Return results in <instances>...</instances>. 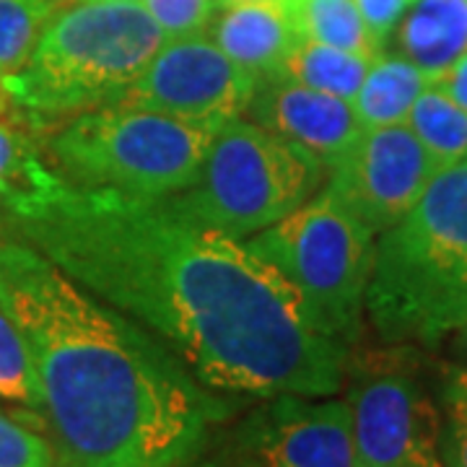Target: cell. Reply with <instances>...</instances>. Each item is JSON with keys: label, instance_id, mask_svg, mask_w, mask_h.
Wrapping results in <instances>:
<instances>
[{"label": "cell", "instance_id": "cell-11", "mask_svg": "<svg viewBox=\"0 0 467 467\" xmlns=\"http://www.w3.org/2000/svg\"><path fill=\"white\" fill-rule=\"evenodd\" d=\"M226 454L232 467H356L348 402L270 398L236 426Z\"/></svg>", "mask_w": 467, "mask_h": 467}, {"label": "cell", "instance_id": "cell-31", "mask_svg": "<svg viewBox=\"0 0 467 467\" xmlns=\"http://www.w3.org/2000/svg\"><path fill=\"white\" fill-rule=\"evenodd\" d=\"M11 99V94H8V91H5V86L0 84V107H3V104H5V101Z\"/></svg>", "mask_w": 467, "mask_h": 467}, {"label": "cell", "instance_id": "cell-4", "mask_svg": "<svg viewBox=\"0 0 467 467\" xmlns=\"http://www.w3.org/2000/svg\"><path fill=\"white\" fill-rule=\"evenodd\" d=\"M167 34L143 3L63 0L52 8L29 63L3 81L11 99L50 130L112 107L161 50Z\"/></svg>", "mask_w": 467, "mask_h": 467}, {"label": "cell", "instance_id": "cell-29", "mask_svg": "<svg viewBox=\"0 0 467 467\" xmlns=\"http://www.w3.org/2000/svg\"><path fill=\"white\" fill-rule=\"evenodd\" d=\"M451 335H454V350L460 356V367H467V322H462Z\"/></svg>", "mask_w": 467, "mask_h": 467}, {"label": "cell", "instance_id": "cell-23", "mask_svg": "<svg viewBox=\"0 0 467 467\" xmlns=\"http://www.w3.org/2000/svg\"><path fill=\"white\" fill-rule=\"evenodd\" d=\"M167 39L202 34L216 16L218 0H140Z\"/></svg>", "mask_w": 467, "mask_h": 467}, {"label": "cell", "instance_id": "cell-15", "mask_svg": "<svg viewBox=\"0 0 467 467\" xmlns=\"http://www.w3.org/2000/svg\"><path fill=\"white\" fill-rule=\"evenodd\" d=\"M434 84L420 67L398 52L382 50L368 66L364 84L350 99L361 128H389L405 125L416 99Z\"/></svg>", "mask_w": 467, "mask_h": 467}, {"label": "cell", "instance_id": "cell-16", "mask_svg": "<svg viewBox=\"0 0 467 467\" xmlns=\"http://www.w3.org/2000/svg\"><path fill=\"white\" fill-rule=\"evenodd\" d=\"M371 60L374 57L337 50L330 45H319L299 36L294 50L285 55V60L273 76L350 101L356 97L358 86L364 84Z\"/></svg>", "mask_w": 467, "mask_h": 467}, {"label": "cell", "instance_id": "cell-20", "mask_svg": "<svg viewBox=\"0 0 467 467\" xmlns=\"http://www.w3.org/2000/svg\"><path fill=\"white\" fill-rule=\"evenodd\" d=\"M42 138L45 130L16 101L8 99L0 107V201L42 153Z\"/></svg>", "mask_w": 467, "mask_h": 467}, {"label": "cell", "instance_id": "cell-19", "mask_svg": "<svg viewBox=\"0 0 467 467\" xmlns=\"http://www.w3.org/2000/svg\"><path fill=\"white\" fill-rule=\"evenodd\" d=\"M52 8V0H0V84L29 63Z\"/></svg>", "mask_w": 467, "mask_h": 467}, {"label": "cell", "instance_id": "cell-18", "mask_svg": "<svg viewBox=\"0 0 467 467\" xmlns=\"http://www.w3.org/2000/svg\"><path fill=\"white\" fill-rule=\"evenodd\" d=\"M405 125L441 169L467 161V109L451 101L436 84L418 97Z\"/></svg>", "mask_w": 467, "mask_h": 467}, {"label": "cell", "instance_id": "cell-12", "mask_svg": "<svg viewBox=\"0 0 467 467\" xmlns=\"http://www.w3.org/2000/svg\"><path fill=\"white\" fill-rule=\"evenodd\" d=\"M244 117L309 150L327 169L364 133L348 99H337L278 76L260 78Z\"/></svg>", "mask_w": 467, "mask_h": 467}, {"label": "cell", "instance_id": "cell-13", "mask_svg": "<svg viewBox=\"0 0 467 467\" xmlns=\"http://www.w3.org/2000/svg\"><path fill=\"white\" fill-rule=\"evenodd\" d=\"M205 34L236 66L257 78L273 76L299 42L285 3H234L221 5Z\"/></svg>", "mask_w": 467, "mask_h": 467}, {"label": "cell", "instance_id": "cell-24", "mask_svg": "<svg viewBox=\"0 0 467 467\" xmlns=\"http://www.w3.org/2000/svg\"><path fill=\"white\" fill-rule=\"evenodd\" d=\"M441 460L444 467H467V400L441 392Z\"/></svg>", "mask_w": 467, "mask_h": 467}, {"label": "cell", "instance_id": "cell-32", "mask_svg": "<svg viewBox=\"0 0 467 467\" xmlns=\"http://www.w3.org/2000/svg\"><path fill=\"white\" fill-rule=\"evenodd\" d=\"M122 3H140V0H122Z\"/></svg>", "mask_w": 467, "mask_h": 467}, {"label": "cell", "instance_id": "cell-5", "mask_svg": "<svg viewBox=\"0 0 467 467\" xmlns=\"http://www.w3.org/2000/svg\"><path fill=\"white\" fill-rule=\"evenodd\" d=\"M213 125L112 104L45 130L42 156L66 182L161 201L190 187Z\"/></svg>", "mask_w": 467, "mask_h": 467}, {"label": "cell", "instance_id": "cell-1", "mask_svg": "<svg viewBox=\"0 0 467 467\" xmlns=\"http://www.w3.org/2000/svg\"><path fill=\"white\" fill-rule=\"evenodd\" d=\"M0 226L146 327L218 395L333 398L353 350L247 244L164 198L66 182L39 153L0 201Z\"/></svg>", "mask_w": 467, "mask_h": 467}, {"label": "cell", "instance_id": "cell-33", "mask_svg": "<svg viewBox=\"0 0 467 467\" xmlns=\"http://www.w3.org/2000/svg\"><path fill=\"white\" fill-rule=\"evenodd\" d=\"M52 3H55V5H57V3H63V0H52Z\"/></svg>", "mask_w": 467, "mask_h": 467}, {"label": "cell", "instance_id": "cell-2", "mask_svg": "<svg viewBox=\"0 0 467 467\" xmlns=\"http://www.w3.org/2000/svg\"><path fill=\"white\" fill-rule=\"evenodd\" d=\"M0 309L32 356L57 467H164L211 450L232 405L146 327L0 226Z\"/></svg>", "mask_w": 467, "mask_h": 467}, {"label": "cell", "instance_id": "cell-25", "mask_svg": "<svg viewBox=\"0 0 467 467\" xmlns=\"http://www.w3.org/2000/svg\"><path fill=\"white\" fill-rule=\"evenodd\" d=\"M353 3H356V8H358L364 24L368 26L371 36L384 50L389 36L395 32V26H398V21H400L402 14L408 11V5L413 0H353Z\"/></svg>", "mask_w": 467, "mask_h": 467}, {"label": "cell", "instance_id": "cell-30", "mask_svg": "<svg viewBox=\"0 0 467 467\" xmlns=\"http://www.w3.org/2000/svg\"><path fill=\"white\" fill-rule=\"evenodd\" d=\"M234 3H284V0H218V8L221 5H234Z\"/></svg>", "mask_w": 467, "mask_h": 467}, {"label": "cell", "instance_id": "cell-22", "mask_svg": "<svg viewBox=\"0 0 467 467\" xmlns=\"http://www.w3.org/2000/svg\"><path fill=\"white\" fill-rule=\"evenodd\" d=\"M0 467H57L47 436L0 413Z\"/></svg>", "mask_w": 467, "mask_h": 467}, {"label": "cell", "instance_id": "cell-3", "mask_svg": "<svg viewBox=\"0 0 467 467\" xmlns=\"http://www.w3.org/2000/svg\"><path fill=\"white\" fill-rule=\"evenodd\" d=\"M367 317L384 346L434 348L467 322V161L377 236Z\"/></svg>", "mask_w": 467, "mask_h": 467}, {"label": "cell", "instance_id": "cell-34", "mask_svg": "<svg viewBox=\"0 0 467 467\" xmlns=\"http://www.w3.org/2000/svg\"><path fill=\"white\" fill-rule=\"evenodd\" d=\"M356 467H361V465H356Z\"/></svg>", "mask_w": 467, "mask_h": 467}, {"label": "cell", "instance_id": "cell-7", "mask_svg": "<svg viewBox=\"0 0 467 467\" xmlns=\"http://www.w3.org/2000/svg\"><path fill=\"white\" fill-rule=\"evenodd\" d=\"M247 244L294 284L335 340L356 350L364 330L377 234L319 190L299 211L250 236Z\"/></svg>", "mask_w": 467, "mask_h": 467}, {"label": "cell", "instance_id": "cell-9", "mask_svg": "<svg viewBox=\"0 0 467 467\" xmlns=\"http://www.w3.org/2000/svg\"><path fill=\"white\" fill-rule=\"evenodd\" d=\"M257 84L208 34H190L167 39L119 104L218 128L244 115Z\"/></svg>", "mask_w": 467, "mask_h": 467}, {"label": "cell", "instance_id": "cell-21", "mask_svg": "<svg viewBox=\"0 0 467 467\" xmlns=\"http://www.w3.org/2000/svg\"><path fill=\"white\" fill-rule=\"evenodd\" d=\"M0 400L18 402L32 410L42 408V392L32 356L11 317L0 309Z\"/></svg>", "mask_w": 467, "mask_h": 467}, {"label": "cell", "instance_id": "cell-17", "mask_svg": "<svg viewBox=\"0 0 467 467\" xmlns=\"http://www.w3.org/2000/svg\"><path fill=\"white\" fill-rule=\"evenodd\" d=\"M285 11L304 39L337 50L377 57L382 47L371 36L353 0H284Z\"/></svg>", "mask_w": 467, "mask_h": 467}, {"label": "cell", "instance_id": "cell-8", "mask_svg": "<svg viewBox=\"0 0 467 467\" xmlns=\"http://www.w3.org/2000/svg\"><path fill=\"white\" fill-rule=\"evenodd\" d=\"M346 379L356 465L444 467L441 413L418 377L413 346L353 350Z\"/></svg>", "mask_w": 467, "mask_h": 467}, {"label": "cell", "instance_id": "cell-27", "mask_svg": "<svg viewBox=\"0 0 467 467\" xmlns=\"http://www.w3.org/2000/svg\"><path fill=\"white\" fill-rule=\"evenodd\" d=\"M439 389H441L444 395H457V398H465L467 400V367L450 364V367L441 368Z\"/></svg>", "mask_w": 467, "mask_h": 467}, {"label": "cell", "instance_id": "cell-26", "mask_svg": "<svg viewBox=\"0 0 467 467\" xmlns=\"http://www.w3.org/2000/svg\"><path fill=\"white\" fill-rule=\"evenodd\" d=\"M451 101H457L462 109H467V52L454 63V66L444 73V76H439L434 81Z\"/></svg>", "mask_w": 467, "mask_h": 467}, {"label": "cell", "instance_id": "cell-28", "mask_svg": "<svg viewBox=\"0 0 467 467\" xmlns=\"http://www.w3.org/2000/svg\"><path fill=\"white\" fill-rule=\"evenodd\" d=\"M164 467H232L229 462V454H226V447L221 451H201L190 460H182V462H171V465Z\"/></svg>", "mask_w": 467, "mask_h": 467}, {"label": "cell", "instance_id": "cell-14", "mask_svg": "<svg viewBox=\"0 0 467 467\" xmlns=\"http://www.w3.org/2000/svg\"><path fill=\"white\" fill-rule=\"evenodd\" d=\"M389 42L436 81L467 52V0H413Z\"/></svg>", "mask_w": 467, "mask_h": 467}, {"label": "cell", "instance_id": "cell-10", "mask_svg": "<svg viewBox=\"0 0 467 467\" xmlns=\"http://www.w3.org/2000/svg\"><path fill=\"white\" fill-rule=\"evenodd\" d=\"M439 171L408 125L371 128L327 169L322 190L379 236L420 201Z\"/></svg>", "mask_w": 467, "mask_h": 467}, {"label": "cell", "instance_id": "cell-6", "mask_svg": "<svg viewBox=\"0 0 467 467\" xmlns=\"http://www.w3.org/2000/svg\"><path fill=\"white\" fill-rule=\"evenodd\" d=\"M327 182V167L278 133L232 117L218 125L190 187L164 198L208 229L250 239L299 211Z\"/></svg>", "mask_w": 467, "mask_h": 467}]
</instances>
